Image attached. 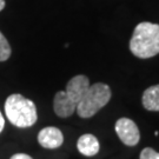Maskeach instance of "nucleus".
Here are the masks:
<instances>
[{
	"instance_id": "nucleus-6",
	"label": "nucleus",
	"mask_w": 159,
	"mask_h": 159,
	"mask_svg": "<svg viewBox=\"0 0 159 159\" xmlns=\"http://www.w3.org/2000/svg\"><path fill=\"white\" fill-rule=\"evenodd\" d=\"M38 142L45 148H58L64 143V136L61 131L54 126L44 127L38 134Z\"/></svg>"
},
{
	"instance_id": "nucleus-4",
	"label": "nucleus",
	"mask_w": 159,
	"mask_h": 159,
	"mask_svg": "<svg viewBox=\"0 0 159 159\" xmlns=\"http://www.w3.org/2000/svg\"><path fill=\"white\" fill-rule=\"evenodd\" d=\"M111 96V89L106 84L96 83L90 85L78 102L75 111L80 118H91L110 102Z\"/></svg>"
},
{
	"instance_id": "nucleus-3",
	"label": "nucleus",
	"mask_w": 159,
	"mask_h": 159,
	"mask_svg": "<svg viewBox=\"0 0 159 159\" xmlns=\"http://www.w3.org/2000/svg\"><path fill=\"white\" fill-rule=\"evenodd\" d=\"M5 113L10 123L20 129L34 125L38 119L35 104L19 93L7 97L5 102Z\"/></svg>"
},
{
	"instance_id": "nucleus-10",
	"label": "nucleus",
	"mask_w": 159,
	"mask_h": 159,
	"mask_svg": "<svg viewBox=\"0 0 159 159\" xmlns=\"http://www.w3.org/2000/svg\"><path fill=\"white\" fill-rule=\"evenodd\" d=\"M140 159H159V152L152 148H145L140 152Z\"/></svg>"
},
{
	"instance_id": "nucleus-5",
	"label": "nucleus",
	"mask_w": 159,
	"mask_h": 159,
	"mask_svg": "<svg viewBox=\"0 0 159 159\" xmlns=\"http://www.w3.org/2000/svg\"><path fill=\"white\" fill-rule=\"evenodd\" d=\"M114 130L120 140L127 146H134L140 140V132L138 126L129 118H120L117 120Z\"/></svg>"
},
{
	"instance_id": "nucleus-12",
	"label": "nucleus",
	"mask_w": 159,
	"mask_h": 159,
	"mask_svg": "<svg viewBox=\"0 0 159 159\" xmlns=\"http://www.w3.org/2000/svg\"><path fill=\"white\" fill-rule=\"evenodd\" d=\"M4 127H5V118L2 117V114L0 112V132L4 130Z\"/></svg>"
},
{
	"instance_id": "nucleus-1",
	"label": "nucleus",
	"mask_w": 159,
	"mask_h": 159,
	"mask_svg": "<svg viewBox=\"0 0 159 159\" xmlns=\"http://www.w3.org/2000/svg\"><path fill=\"white\" fill-rule=\"evenodd\" d=\"M90 86V80L86 75L79 74L68 80L66 90L56 93L53 99L54 113L60 118L72 116L77 108L78 102Z\"/></svg>"
},
{
	"instance_id": "nucleus-8",
	"label": "nucleus",
	"mask_w": 159,
	"mask_h": 159,
	"mask_svg": "<svg viewBox=\"0 0 159 159\" xmlns=\"http://www.w3.org/2000/svg\"><path fill=\"white\" fill-rule=\"evenodd\" d=\"M142 102L148 111H159V85L148 87L143 93Z\"/></svg>"
},
{
	"instance_id": "nucleus-11",
	"label": "nucleus",
	"mask_w": 159,
	"mask_h": 159,
	"mask_svg": "<svg viewBox=\"0 0 159 159\" xmlns=\"http://www.w3.org/2000/svg\"><path fill=\"white\" fill-rule=\"evenodd\" d=\"M10 159H33L31 156L29 154H25V153H17V154H13Z\"/></svg>"
},
{
	"instance_id": "nucleus-2",
	"label": "nucleus",
	"mask_w": 159,
	"mask_h": 159,
	"mask_svg": "<svg viewBox=\"0 0 159 159\" xmlns=\"http://www.w3.org/2000/svg\"><path fill=\"white\" fill-rule=\"evenodd\" d=\"M130 51L140 59L159 54V25L143 21L136 26L130 40Z\"/></svg>"
},
{
	"instance_id": "nucleus-9",
	"label": "nucleus",
	"mask_w": 159,
	"mask_h": 159,
	"mask_svg": "<svg viewBox=\"0 0 159 159\" xmlns=\"http://www.w3.org/2000/svg\"><path fill=\"white\" fill-rule=\"evenodd\" d=\"M11 46L10 43L7 41L5 35L0 32V61H6L8 58L11 57Z\"/></svg>"
},
{
	"instance_id": "nucleus-13",
	"label": "nucleus",
	"mask_w": 159,
	"mask_h": 159,
	"mask_svg": "<svg viewBox=\"0 0 159 159\" xmlns=\"http://www.w3.org/2000/svg\"><path fill=\"white\" fill-rule=\"evenodd\" d=\"M5 0H0V12L2 11L4 8H5Z\"/></svg>"
},
{
	"instance_id": "nucleus-7",
	"label": "nucleus",
	"mask_w": 159,
	"mask_h": 159,
	"mask_svg": "<svg viewBox=\"0 0 159 159\" xmlns=\"http://www.w3.org/2000/svg\"><path fill=\"white\" fill-rule=\"evenodd\" d=\"M77 148L81 154H84L86 157H92L96 156L99 152V142L97 139V137L93 134L86 133L79 137L78 142H77Z\"/></svg>"
}]
</instances>
